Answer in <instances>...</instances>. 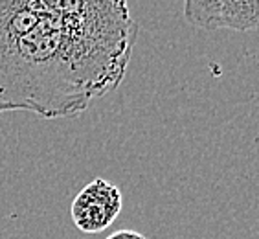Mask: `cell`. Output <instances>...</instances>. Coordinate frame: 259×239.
<instances>
[{
  "label": "cell",
  "mask_w": 259,
  "mask_h": 239,
  "mask_svg": "<svg viewBox=\"0 0 259 239\" xmlns=\"http://www.w3.org/2000/svg\"><path fill=\"white\" fill-rule=\"evenodd\" d=\"M123 206L118 186L105 179H94L75 195L70 215L75 228L85 234H100L114 223Z\"/></svg>",
  "instance_id": "cell-3"
},
{
  "label": "cell",
  "mask_w": 259,
  "mask_h": 239,
  "mask_svg": "<svg viewBox=\"0 0 259 239\" xmlns=\"http://www.w3.org/2000/svg\"><path fill=\"white\" fill-rule=\"evenodd\" d=\"M0 0V114L79 116L125 79L138 24L127 0Z\"/></svg>",
  "instance_id": "cell-1"
},
{
  "label": "cell",
  "mask_w": 259,
  "mask_h": 239,
  "mask_svg": "<svg viewBox=\"0 0 259 239\" xmlns=\"http://www.w3.org/2000/svg\"><path fill=\"white\" fill-rule=\"evenodd\" d=\"M184 19L199 30H259V0H184Z\"/></svg>",
  "instance_id": "cell-2"
},
{
  "label": "cell",
  "mask_w": 259,
  "mask_h": 239,
  "mask_svg": "<svg viewBox=\"0 0 259 239\" xmlns=\"http://www.w3.org/2000/svg\"><path fill=\"white\" fill-rule=\"evenodd\" d=\"M107 239H147L144 234L135 232V230H118L114 234H110Z\"/></svg>",
  "instance_id": "cell-4"
}]
</instances>
